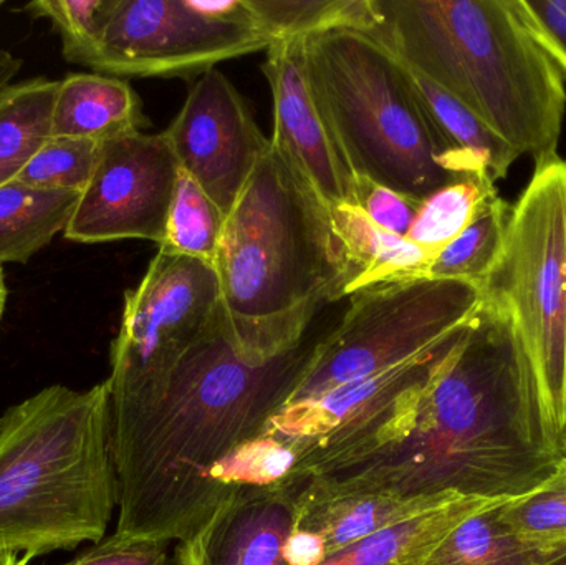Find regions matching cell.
Instances as JSON below:
<instances>
[{
  "mask_svg": "<svg viewBox=\"0 0 566 565\" xmlns=\"http://www.w3.org/2000/svg\"><path fill=\"white\" fill-rule=\"evenodd\" d=\"M565 463L514 312L482 294L481 307L392 430L368 453L306 478L402 500L459 494L509 501Z\"/></svg>",
  "mask_w": 566,
  "mask_h": 565,
  "instance_id": "1",
  "label": "cell"
},
{
  "mask_svg": "<svg viewBox=\"0 0 566 565\" xmlns=\"http://www.w3.org/2000/svg\"><path fill=\"white\" fill-rule=\"evenodd\" d=\"M310 350L302 345L265 364L251 360L235 345L221 304L168 372L109 391L116 536L171 543L201 526L231 494L212 473L264 433Z\"/></svg>",
  "mask_w": 566,
  "mask_h": 565,
  "instance_id": "2",
  "label": "cell"
},
{
  "mask_svg": "<svg viewBox=\"0 0 566 565\" xmlns=\"http://www.w3.org/2000/svg\"><path fill=\"white\" fill-rule=\"evenodd\" d=\"M214 268L232 338L261 364L302 347L353 279L332 211L272 142L226 218Z\"/></svg>",
  "mask_w": 566,
  "mask_h": 565,
  "instance_id": "3",
  "label": "cell"
},
{
  "mask_svg": "<svg viewBox=\"0 0 566 565\" xmlns=\"http://www.w3.org/2000/svg\"><path fill=\"white\" fill-rule=\"evenodd\" d=\"M376 39L535 169L560 158L566 86L517 0H376Z\"/></svg>",
  "mask_w": 566,
  "mask_h": 565,
  "instance_id": "4",
  "label": "cell"
},
{
  "mask_svg": "<svg viewBox=\"0 0 566 565\" xmlns=\"http://www.w3.org/2000/svg\"><path fill=\"white\" fill-rule=\"evenodd\" d=\"M118 500L108 381L52 385L0 417V551L99 543Z\"/></svg>",
  "mask_w": 566,
  "mask_h": 565,
  "instance_id": "5",
  "label": "cell"
},
{
  "mask_svg": "<svg viewBox=\"0 0 566 565\" xmlns=\"http://www.w3.org/2000/svg\"><path fill=\"white\" fill-rule=\"evenodd\" d=\"M323 118L353 175L424 201L459 181L412 85L411 73L371 33L332 30L303 39Z\"/></svg>",
  "mask_w": 566,
  "mask_h": 565,
  "instance_id": "6",
  "label": "cell"
},
{
  "mask_svg": "<svg viewBox=\"0 0 566 565\" xmlns=\"http://www.w3.org/2000/svg\"><path fill=\"white\" fill-rule=\"evenodd\" d=\"M349 301L338 327L310 350L283 407L308 404L431 350L471 322L482 289L446 279H406L356 292Z\"/></svg>",
  "mask_w": 566,
  "mask_h": 565,
  "instance_id": "7",
  "label": "cell"
},
{
  "mask_svg": "<svg viewBox=\"0 0 566 565\" xmlns=\"http://www.w3.org/2000/svg\"><path fill=\"white\" fill-rule=\"evenodd\" d=\"M482 294L514 312L558 433L566 421V161L535 169L512 206Z\"/></svg>",
  "mask_w": 566,
  "mask_h": 565,
  "instance_id": "8",
  "label": "cell"
},
{
  "mask_svg": "<svg viewBox=\"0 0 566 565\" xmlns=\"http://www.w3.org/2000/svg\"><path fill=\"white\" fill-rule=\"evenodd\" d=\"M272 42L245 0H116L90 69L116 79H189Z\"/></svg>",
  "mask_w": 566,
  "mask_h": 565,
  "instance_id": "9",
  "label": "cell"
},
{
  "mask_svg": "<svg viewBox=\"0 0 566 565\" xmlns=\"http://www.w3.org/2000/svg\"><path fill=\"white\" fill-rule=\"evenodd\" d=\"M221 304L214 264L159 248L142 282L125 294L109 354V391L168 372L205 334Z\"/></svg>",
  "mask_w": 566,
  "mask_h": 565,
  "instance_id": "10",
  "label": "cell"
},
{
  "mask_svg": "<svg viewBox=\"0 0 566 565\" xmlns=\"http://www.w3.org/2000/svg\"><path fill=\"white\" fill-rule=\"evenodd\" d=\"M179 175L165 132H136L103 142L95 172L63 236L80 244L126 239L161 244Z\"/></svg>",
  "mask_w": 566,
  "mask_h": 565,
  "instance_id": "11",
  "label": "cell"
},
{
  "mask_svg": "<svg viewBox=\"0 0 566 565\" xmlns=\"http://www.w3.org/2000/svg\"><path fill=\"white\" fill-rule=\"evenodd\" d=\"M165 133L181 171L226 216L271 146L231 80L218 69L191 86Z\"/></svg>",
  "mask_w": 566,
  "mask_h": 565,
  "instance_id": "12",
  "label": "cell"
},
{
  "mask_svg": "<svg viewBox=\"0 0 566 565\" xmlns=\"http://www.w3.org/2000/svg\"><path fill=\"white\" fill-rule=\"evenodd\" d=\"M262 72L274 98V136L293 168L329 211L356 206V176L336 146L306 73L303 39H279L269 46Z\"/></svg>",
  "mask_w": 566,
  "mask_h": 565,
  "instance_id": "13",
  "label": "cell"
},
{
  "mask_svg": "<svg viewBox=\"0 0 566 565\" xmlns=\"http://www.w3.org/2000/svg\"><path fill=\"white\" fill-rule=\"evenodd\" d=\"M302 480L232 491L214 513L178 541L171 565H290Z\"/></svg>",
  "mask_w": 566,
  "mask_h": 565,
  "instance_id": "14",
  "label": "cell"
},
{
  "mask_svg": "<svg viewBox=\"0 0 566 565\" xmlns=\"http://www.w3.org/2000/svg\"><path fill=\"white\" fill-rule=\"evenodd\" d=\"M298 480L302 483L296 494V530L318 534L325 541L328 557L449 496L402 500L376 491L336 490L313 478Z\"/></svg>",
  "mask_w": 566,
  "mask_h": 565,
  "instance_id": "15",
  "label": "cell"
},
{
  "mask_svg": "<svg viewBox=\"0 0 566 565\" xmlns=\"http://www.w3.org/2000/svg\"><path fill=\"white\" fill-rule=\"evenodd\" d=\"M409 73L441 146L446 169L458 179H504L521 155L454 96L415 70Z\"/></svg>",
  "mask_w": 566,
  "mask_h": 565,
  "instance_id": "16",
  "label": "cell"
},
{
  "mask_svg": "<svg viewBox=\"0 0 566 565\" xmlns=\"http://www.w3.org/2000/svg\"><path fill=\"white\" fill-rule=\"evenodd\" d=\"M146 125L142 100L126 80L102 73H70L59 80L52 136L103 143Z\"/></svg>",
  "mask_w": 566,
  "mask_h": 565,
  "instance_id": "17",
  "label": "cell"
},
{
  "mask_svg": "<svg viewBox=\"0 0 566 565\" xmlns=\"http://www.w3.org/2000/svg\"><path fill=\"white\" fill-rule=\"evenodd\" d=\"M501 501L507 500L449 494L434 506L333 554L322 565H422L459 524Z\"/></svg>",
  "mask_w": 566,
  "mask_h": 565,
  "instance_id": "18",
  "label": "cell"
},
{
  "mask_svg": "<svg viewBox=\"0 0 566 565\" xmlns=\"http://www.w3.org/2000/svg\"><path fill=\"white\" fill-rule=\"evenodd\" d=\"M332 216L352 264L346 297L388 282L428 278L434 258L408 238L391 234L369 221L358 206H342L333 209Z\"/></svg>",
  "mask_w": 566,
  "mask_h": 565,
  "instance_id": "19",
  "label": "cell"
},
{
  "mask_svg": "<svg viewBox=\"0 0 566 565\" xmlns=\"http://www.w3.org/2000/svg\"><path fill=\"white\" fill-rule=\"evenodd\" d=\"M82 191H52L9 182L0 186V265L27 264L65 232Z\"/></svg>",
  "mask_w": 566,
  "mask_h": 565,
  "instance_id": "20",
  "label": "cell"
},
{
  "mask_svg": "<svg viewBox=\"0 0 566 565\" xmlns=\"http://www.w3.org/2000/svg\"><path fill=\"white\" fill-rule=\"evenodd\" d=\"M59 80L30 79L0 92V186L9 185L52 136Z\"/></svg>",
  "mask_w": 566,
  "mask_h": 565,
  "instance_id": "21",
  "label": "cell"
},
{
  "mask_svg": "<svg viewBox=\"0 0 566 565\" xmlns=\"http://www.w3.org/2000/svg\"><path fill=\"white\" fill-rule=\"evenodd\" d=\"M502 503L459 524L422 565H547L566 553L534 546L512 533L499 516Z\"/></svg>",
  "mask_w": 566,
  "mask_h": 565,
  "instance_id": "22",
  "label": "cell"
},
{
  "mask_svg": "<svg viewBox=\"0 0 566 565\" xmlns=\"http://www.w3.org/2000/svg\"><path fill=\"white\" fill-rule=\"evenodd\" d=\"M274 40L305 39L332 30L373 33L379 23L376 0H245Z\"/></svg>",
  "mask_w": 566,
  "mask_h": 565,
  "instance_id": "23",
  "label": "cell"
},
{
  "mask_svg": "<svg viewBox=\"0 0 566 565\" xmlns=\"http://www.w3.org/2000/svg\"><path fill=\"white\" fill-rule=\"evenodd\" d=\"M511 216L512 206L501 196L489 198L471 224L436 254L428 278L482 287L497 261Z\"/></svg>",
  "mask_w": 566,
  "mask_h": 565,
  "instance_id": "24",
  "label": "cell"
},
{
  "mask_svg": "<svg viewBox=\"0 0 566 565\" xmlns=\"http://www.w3.org/2000/svg\"><path fill=\"white\" fill-rule=\"evenodd\" d=\"M494 195L495 182L479 178L459 179L438 189L421 202L409 241L436 258L471 224L482 205Z\"/></svg>",
  "mask_w": 566,
  "mask_h": 565,
  "instance_id": "25",
  "label": "cell"
},
{
  "mask_svg": "<svg viewBox=\"0 0 566 565\" xmlns=\"http://www.w3.org/2000/svg\"><path fill=\"white\" fill-rule=\"evenodd\" d=\"M228 216L181 171L159 248L216 264Z\"/></svg>",
  "mask_w": 566,
  "mask_h": 565,
  "instance_id": "26",
  "label": "cell"
},
{
  "mask_svg": "<svg viewBox=\"0 0 566 565\" xmlns=\"http://www.w3.org/2000/svg\"><path fill=\"white\" fill-rule=\"evenodd\" d=\"M499 516L525 543L566 550V463L531 493L502 503Z\"/></svg>",
  "mask_w": 566,
  "mask_h": 565,
  "instance_id": "27",
  "label": "cell"
},
{
  "mask_svg": "<svg viewBox=\"0 0 566 565\" xmlns=\"http://www.w3.org/2000/svg\"><path fill=\"white\" fill-rule=\"evenodd\" d=\"M115 3L116 0H35L23 10L52 22L62 39L63 59L90 66Z\"/></svg>",
  "mask_w": 566,
  "mask_h": 565,
  "instance_id": "28",
  "label": "cell"
},
{
  "mask_svg": "<svg viewBox=\"0 0 566 565\" xmlns=\"http://www.w3.org/2000/svg\"><path fill=\"white\" fill-rule=\"evenodd\" d=\"M102 143L50 136L13 181L52 191H82L88 186Z\"/></svg>",
  "mask_w": 566,
  "mask_h": 565,
  "instance_id": "29",
  "label": "cell"
},
{
  "mask_svg": "<svg viewBox=\"0 0 566 565\" xmlns=\"http://www.w3.org/2000/svg\"><path fill=\"white\" fill-rule=\"evenodd\" d=\"M295 453L275 438L261 435L239 448L212 473V480L232 493L242 486H269L292 480Z\"/></svg>",
  "mask_w": 566,
  "mask_h": 565,
  "instance_id": "30",
  "label": "cell"
},
{
  "mask_svg": "<svg viewBox=\"0 0 566 565\" xmlns=\"http://www.w3.org/2000/svg\"><path fill=\"white\" fill-rule=\"evenodd\" d=\"M421 202L371 179L356 176V206L368 216L369 221L391 234L408 238Z\"/></svg>",
  "mask_w": 566,
  "mask_h": 565,
  "instance_id": "31",
  "label": "cell"
},
{
  "mask_svg": "<svg viewBox=\"0 0 566 565\" xmlns=\"http://www.w3.org/2000/svg\"><path fill=\"white\" fill-rule=\"evenodd\" d=\"M165 541L128 540L113 536L63 565H171Z\"/></svg>",
  "mask_w": 566,
  "mask_h": 565,
  "instance_id": "32",
  "label": "cell"
},
{
  "mask_svg": "<svg viewBox=\"0 0 566 565\" xmlns=\"http://www.w3.org/2000/svg\"><path fill=\"white\" fill-rule=\"evenodd\" d=\"M517 7L566 80V0H517Z\"/></svg>",
  "mask_w": 566,
  "mask_h": 565,
  "instance_id": "33",
  "label": "cell"
},
{
  "mask_svg": "<svg viewBox=\"0 0 566 565\" xmlns=\"http://www.w3.org/2000/svg\"><path fill=\"white\" fill-rule=\"evenodd\" d=\"M290 565H322L328 559L326 544L318 534L295 530L285 550Z\"/></svg>",
  "mask_w": 566,
  "mask_h": 565,
  "instance_id": "34",
  "label": "cell"
},
{
  "mask_svg": "<svg viewBox=\"0 0 566 565\" xmlns=\"http://www.w3.org/2000/svg\"><path fill=\"white\" fill-rule=\"evenodd\" d=\"M20 69H22V60L17 59L7 50H0V92L12 83Z\"/></svg>",
  "mask_w": 566,
  "mask_h": 565,
  "instance_id": "35",
  "label": "cell"
},
{
  "mask_svg": "<svg viewBox=\"0 0 566 565\" xmlns=\"http://www.w3.org/2000/svg\"><path fill=\"white\" fill-rule=\"evenodd\" d=\"M7 297H9V289H7L6 272L0 265V322H2L3 312H6Z\"/></svg>",
  "mask_w": 566,
  "mask_h": 565,
  "instance_id": "36",
  "label": "cell"
},
{
  "mask_svg": "<svg viewBox=\"0 0 566 565\" xmlns=\"http://www.w3.org/2000/svg\"><path fill=\"white\" fill-rule=\"evenodd\" d=\"M30 557H23L19 559V554L6 553L0 551V565H25L29 563Z\"/></svg>",
  "mask_w": 566,
  "mask_h": 565,
  "instance_id": "37",
  "label": "cell"
},
{
  "mask_svg": "<svg viewBox=\"0 0 566 565\" xmlns=\"http://www.w3.org/2000/svg\"><path fill=\"white\" fill-rule=\"evenodd\" d=\"M547 565H566V553L562 554V556H558L557 559L552 561V563H548Z\"/></svg>",
  "mask_w": 566,
  "mask_h": 565,
  "instance_id": "38",
  "label": "cell"
},
{
  "mask_svg": "<svg viewBox=\"0 0 566 565\" xmlns=\"http://www.w3.org/2000/svg\"><path fill=\"white\" fill-rule=\"evenodd\" d=\"M562 443H564V451H565V458H566V421H565L564 431H562Z\"/></svg>",
  "mask_w": 566,
  "mask_h": 565,
  "instance_id": "39",
  "label": "cell"
},
{
  "mask_svg": "<svg viewBox=\"0 0 566 565\" xmlns=\"http://www.w3.org/2000/svg\"><path fill=\"white\" fill-rule=\"evenodd\" d=\"M2 3H3L2 0H0V7H2Z\"/></svg>",
  "mask_w": 566,
  "mask_h": 565,
  "instance_id": "40",
  "label": "cell"
}]
</instances>
